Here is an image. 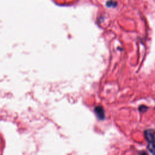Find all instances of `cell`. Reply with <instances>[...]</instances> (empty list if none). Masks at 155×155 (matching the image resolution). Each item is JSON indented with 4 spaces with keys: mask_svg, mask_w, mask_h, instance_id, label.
<instances>
[{
    "mask_svg": "<svg viewBox=\"0 0 155 155\" xmlns=\"http://www.w3.org/2000/svg\"><path fill=\"white\" fill-rule=\"evenodd\" d=\"M146 140L148 142V145H155V131L153 129H148L144 131Z\"/></svg>",
    "mask_w": 155,
    "mask_h": 155,
    "instance_id": "1",
    "label": "cell"
},
{
    "mask_svg": "<svg viewBox=\"0 0 155 155\" xmlns=\"http://www.w3.org/2000/svg\"><path fill=\"white\" fill-rule=\"evenodd\" d=\"M94 112L97 116V117L101 119L104 120L105 119V111L102 107L97 106L94 108Z\"/></svg>",
    "mask_w": 155,
    "mask_h": 155,
    "instance_id": "2",
    "label": "cell"
},
{
    "mask_svg": "<svg viewBox=\"0 0 155 155\" xmlns=\"http://www.w3.org/2000/svg\"><path fill=\"white\" fill-rule=\"evenodd\" d=\"M106 5L110 7H114L117 6V2L116 1H108L106 3Z\"/></svg>",
    "mask_w": 155,
    "mask_h": 155,
    "instance_id": "3",
    "label": "cell"
},
{
    "mask_svg": "<svg viewBox=\"0 0 155 155\" xmlns=\"http://www.w3.org/2000/svg\"><path fill=\"white\" fill-rule=\"evenodd\" d=\"M148 109V107L145 106V105H140L139 107V110L140 111V112L141 113H144Z\"/></svg>",
    "mask_w": 155,
    "mask_h": 155,
    "instance_id": "4",
    "label": "cell"
},
{
    "mask_svg": "<svg viewBox=\"0 0 155 155\" xmlns=\"http://www.w3.org/2000/svg\"><path fill=\"white\" fill-rule=\"evenodd\" d=\"M139 154L140 155H148V154L147 153H146L145 151H143L139 152Z\"/></svg>",
    "mask_w": 155,
    "mask_h": 155,
    "instance_id": "5",
    "label": "cell"
}]
</instances>
